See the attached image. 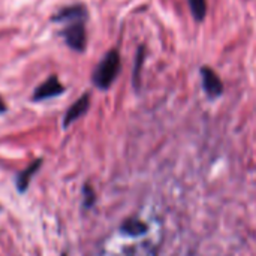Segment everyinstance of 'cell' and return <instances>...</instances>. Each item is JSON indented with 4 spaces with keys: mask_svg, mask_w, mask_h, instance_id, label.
<instances>
[{
    "mask_svg": "<svg viewBox=\"0 0 256 256\" xmlns=\"http://www.w3.org/2000/svg\"><path fill=\"white\" fill-rule=\"evenodd\" d=\"M120 69H122L120 54L117 50H111L104 56V58L99 62V64L93 70L92 81L98 88L106 90L116 81L117 75L120 74Z\"/></svg>",
    "mask_w": 256,
    "mask_h": 256,
    "instance_id": "obj_1",
    "label": "cell"
},
{
    "mask_svg": "<svg viewBox=\"0 0 256 256\" xmlns=\"http://www.w3.org/2000/svg\"><path fill=\"white\" fill-rule=\"evenodd\" d=\"M60 36L64 39L66 45L78 52H82L87 45V32L86 21H75L66 24V27L60 32Z\"/></svg>",
    "mask_w": 256,
    "mask_h": 256,
    "instance_id": "obj_2",
    "label": "cell"
},
{
    "mask_svg": "<svg viewBox=\"0 0 256 256\" xmlns=\"http://www.w3.org/2000/svg\"><path fill=\"white\" fill-rule=\"evenodd\" d=\"M201 76H202V87L207 93L208 98L216 99L222 96L224 93V82L219 78V75L208 66L201 68Z\"/></svg>",
    "mask_w": 256,
    "mask_h": 256,
    "instance_id": "obj_3",
    "label": "cell"
},
{
    "mask_svg": "<svg viewBox=\"0 0 256 256\" xmlns=\"http://www.w3.org/2000/svg\"><path fill=\"white\" fill-rule=\"evenodd\" d=\"M64 92V87L58 81L57 76H50L46 81H44L34 92H33V100H44L50 98H56Z\"/></svg>",
    "mask_w": 256,
    "mask_h": 256,
    "instance_id": "obj_4",
    "label": "cell"
},
{
    "mask_svg": "<svg viewBox=\"0 0 256 256\" xmlns=\"http://www.w3.org/2000/svg\"><path fill=\"white\" fill-rule=\"evenodd\" d=\"M52 20L56 22H63V24H69V22H75V21H86L87 9L84 4H72V6H68V8H63L62 10H58Z\"/></svg>",
    "mask_w": 256,
    "mask_h": 256,
    "instance_id": "obj_5",
    "label": "cell"
},
{
    "mask_svg": "<svg viewBox=\"0 0 256 256\" xmlns=\"http://www.w3.org/2000/svg\"><path fill=\"white\" fill-rule=\"evenodd\" d=\"M88 105H90V98H88V94H82L69 110H68V112H66V116H64V128H68L70 123H74L75 120H78L80 117H82L86 112H87V110H88Z\"/></svg>",
    "mask_w": 256,
    "mask_h": 256,
    "instance_id": "obj_6",
    "label": "cell"
},
{
    "mask_svg": "<svg viewBox=\"0 0 256 256\" xmlns=\"http://www.w3.org/2000/svg\"><path fill=\"white\" fill-rule=\"evenodd\" d=\"M144 58H146V46L141 45L138 48V51H136V56H135L134 74H132V81H134V86H135L136 90L141 86V69H142V64H144Z\"/></svg>",
    "mask_w": 256,
    "mask_h": 256,
    "instance_id": "obj_7",
    "label": "cell"
},
{
    "mask_svg": "<svg viewBox=\"0 0 256 256\" xmlns=\"http://www.w3.org/2000/svg\"><path fill=\"white\" fill-rule=\"evenodd\" d=\"M192 15L196 21H202L207 15V0H188Z\"/></svg>",
    "mask_w": 256,
    "mask_h": 256,
    "instance_id": "obj_8",
    "label": "cell"
},
{
    "mask_svg": "<svg viewBox=\"0 0 256 256\" xmlns=\"http://www.w3.org/2000/svg\"><path fill=\"white\" fill-rule=\"evenodd\" d=\"M39 165H40V160H38L36 164H33L30 168H27L26 171H22V172L20 174V177H18V180H16V184H18V189H20V190H26V188H27V184H28V182H30V177L36 172V170L39 168Z\"/></svg>",
    "mask_w": 256,
    "mask_h": 256,
    "instance_id": "obj_9",
    "label": "cell"
},
{
    "mask_svg": "<svg viewBox=\"0 0 256 256\" xmlns=\"http://www.w3.org/2000/svg\"><path fill=\"white\" fill-rule=\"evenodd\" d=\"M4 111H6V105H4V104H3V100L0 99V114H2V112H4Z\"/></svg>",
    "mask_w": 256,
    "mask_h": 256,
    "instance_id": "obj_10",
    "label": "cell"
}]
</instances>
